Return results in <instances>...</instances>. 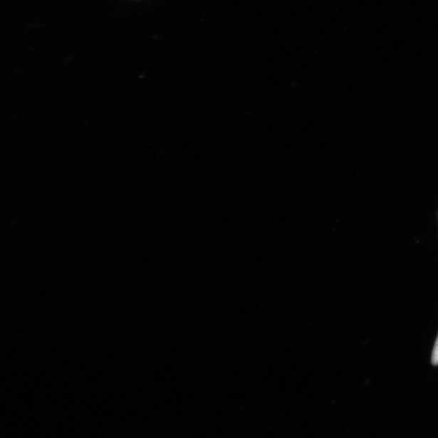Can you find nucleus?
I'll return each mask as SVG.
<instances>
[{
    "mask_svg": "<svg viewBox=\"0 0 438 438\" xmlns=\"http://www.w3.org/2000/svg\"><path fill=\"white\" fill-rule=\"evenodd\" d=\"M432 364L434 365H438V336L435 343L433 354H432Z\"/></svg>",
    "mask_w": 438,
    "mask_h": 438,
    "instance_id": "f257e3e1",
    "label": "nucleus"
}]
</instances>
